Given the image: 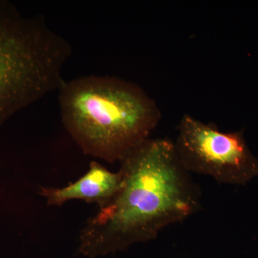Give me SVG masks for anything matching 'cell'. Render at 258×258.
Here are the masks:
<instances>
[{
    "instance_id": "4",
    "label": "cell",
    "mask_w": 258,
    "mask_h": 258,
    "mask_svg": "<svg viewBox=\"0 0 258 258\" xmlns=\"http://www.w3.org/2000/svg\"><path fill=\"white\" fill-rule=\"evenodd\" d=\"M174 144L189 173L232 185H244L258 176V159L247 146L242 130L222 132L214 123H204L184 114Z\"/></svg>"
},
{
    "instance_id": "3",
    "label": "cell",
    "mask_w": 258,
    "mask_h": 258,
    "mask_svg": "<svg viewBox=\"0 0 258 258\" xmlns=\"http://www.w3.org/2000/svg\"><path fill=\"white\" fill-rule=\"evenodd\" d=\"M71 51L40 16H23L0 1V123L60 89Z\"/></svg>"
},
{
    "instance_id": "5",
    "label": "cell",
    "mask_w": 258,
    "mask_h": 258,
    "mask_svg": "<svg viewBox=\"0 0 258 258\" xmlns=\"http://www.w3.org/2000/svg\"><path fill=\"white\" fill-rule=\"evenodd\" d=\"M121 184L119 171L111 172L96 161H92L87 173L72 184L60 189L41 187L39 193L52 206H60L70 200H81L96 203L101 208L118 193Z\"/></svg>"
},
{
    "instance_id": "2",
    "label": "cell",
    "mask_w": 258,
    "mask_h": 258,
    "mask_svg": "<svg viewBox=\"0 0 258 258\" xmlns=\"http://www.w3.org/2000/svg\"><path fill=\"white\" fill-rule=\"evenodd\" d=\"M60 90L66 130L85 154L107 162H120L149 139L161 119L157 102L120 78L83 76Z\"/></svg>"
},
{
    "instance_id": "1",
    "label": "cell",
    "mask_w": 258,
    "mask_h": 258,
    "mask_svg": "<svg viewBox=\"0 0 258 258\" xmlns=\"http://www.w3.org/2000/svg\"><path fill=\"white\" fill-rule=\"evenodd\" d=\"M122 184L86 222L79 252L97 258L155 240L168 226L201 208V195L181 164L174 141L148 139L121 161Z\"/></svg>"
}]
</instances>
